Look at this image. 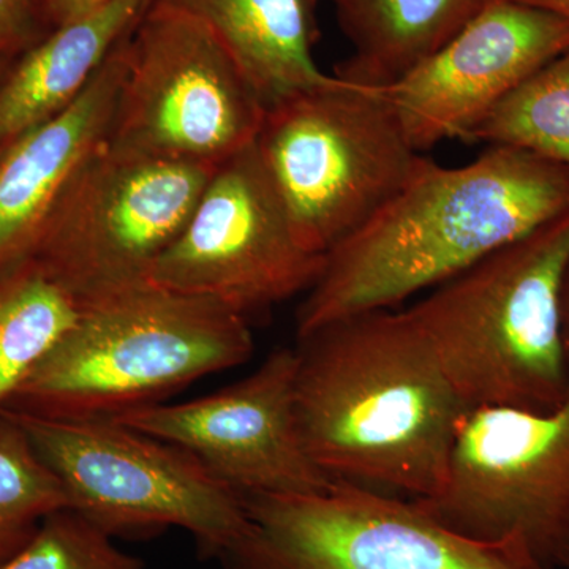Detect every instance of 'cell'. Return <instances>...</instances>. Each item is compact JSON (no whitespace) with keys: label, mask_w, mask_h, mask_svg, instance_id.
I'll return each instance as SVG.
<instances>
[{"label":"cell","mask_w":569,"mask_h":569,"mask_svg":"<svg viewBox=\"0 0 569 569\" xmlns=\"http://www.w3.org/2000/svg\"><path fill=\"white\" fill-rule=\"evenodd\" d=\"M61 482L69 508L108 537L192 535L217 559L246 529L244 498L182 448L112 419H48L0 410Z\"/></svg>","instance_id":"52a82bcc"},{"label":"cell","mask_w":569,"mask_h":569,"mask_svg":"<svg viewBox=\"0 0 569 569\" xmlns=\"http://www.w3.org/2000/svg\"><path fill=\"white\" fill-rule=\"evenodd\" d=\"M81 310L32 260L0 277V410Z\"/></svg>","instance_id":"ac0fdd59"},{"label":"cell","mask_w":569,"mask_h":569,"mask_svg":"<svg viewBox=\"0 0 569 569\" xmlns=\"http://www.w3.org/2000/svg\"><path fill=\"white\" fill-rule=\"evenodd\" d=\"M569 50V22L516 0H485L433 54L381 88L419 153L470 140L505 97Z\"/></svg>","instance_id":"4fadbf2b"},{"label":"cell","mask_w":569,"mask_h":569,"mask_svg":"<svg viewBox=\"0 0 569 569\" xmlns=\"http://www.w3.org/2000/svg\"><path fill=\"white\" fill-rule=\"evenodd\" d=\"M217 167L107 141L63 194L31 260L82 307L144 287Z\"/></svg>","instance_id":"ba28073f"},{"label":"cell","mask_w":569,"mask_h":569,"mask_svg":"<svg viewBox=\"0 0 569 569\" xmlns=\"http://www.w3.org/2000/svg\"><path fill=\"white\" fill-rule=\"evenodd\" d=\"M0 569H144L99 527L70 508L52 512Z\"/></svg>","instance_id":"44dd1931"},{"label":"cell","mask_w":569,"mask_h":569,"mask_svg":"<svg viewBox=\"0 0 569 569\" xmlns=\"http://www.w3.org/2000/svg\"><path fill=\"white\" fill-rule=\"evenodd\" d=\"M323 266L299 242L253 142L216 168L149 283L247 318L309 291Z\"/></svg>","instance_id":"8fae6325"},{"label":"cell","mask_w":569,"mask_h":569,"mask_svg":"<svg viewBox=\"0 0 569 569\" xmlns=\"http://www.w3.org/2000/svg\"><path fill=\"white\" fill-rule=\"evenodd\" d=\"M417 501L459 533L520 538L546 567L559 568L569 550V389L549 411L468 410L443 485Z\"/></svg>","instance_id":"30bf717a"},{"label":"cell","mask_w":569,"mask_h":569,"mask_svg":"<svg viewBox=\"0 0 569 569\" xmlns=\"http://www.w3.org/2000/svg\"><path fill=\"white\" fill-rule=\"evenodd\" d=\"M568 209V168L533 153L489 146L460 167L421 156L387 203L325 254L298 339L432 290Z\"/></svg>","instance_id":"6da1fadb"},{"label":"cell","mask_w":569,"mask_h":569,"mask_svg":"<svg viewBox=\"0 0 569 569\" xmlns=\"http://www.w3.org/2000/svg\"><path fill=\"white\" fill-rule=\"evenodd\" d=\"M254 149L299 242L318 254L365 224L421 157L381 88L339 77L268 108Z\"/></svg>","instance_id":"5b68a950"},{"label":"cell","mask_w":569,"mask_h":569,"mask_svg":"<svg viewBox=\"0 0 569 569\" xmlns=\"http://www.w3.org/2000/svg\"><path fill=\"white\" fill-rule=\"evenodd\" d=\"M201 22L222 43L266 110L284 99L328 88L313 58L318 0H159Z\"/></svg>","instance_id":"2e32d148"},{"label":"cell","mask_w":569,"mask_h":569,"mask_svg":"<svg viewBox=\"0 0 569 569\" xmlns=\"http://www.w3.org/2000/svg\"><path fill=\"white\" fill-rule=\"evenodd\" d=\"M108 0H40L44 20L51 29L91 13Z\"/></svg>","instance_id":"603a6c76"},{"label":"cell","mask_w":569,"mask_h":569,"mask_svg":"<svg viewBox=\"0 0 569 569\" xmlns=\"http://www.w3.org/2000/svg\"><path fill=\"white\" fill-rule=\"evenodd\" d=\"M561 328H563L565 347L569 356V263L565 271L563 283L560 293Z\"/></svg>","instance_id":"d4e9b609"},{"label":"cell","mask_w":569,"mask_h":569,"mask_svg":"<svg viewBox=\"0 0 569 569\" xmlns=\"http://www.w3.org/2000/svg\"><path fill=\"white\" fill-rule=\"evenodd\" d=\"M11 62L0 63V80H2L3 73L9 69Z\"/></svg>","instance_id":"4316f807"},{"label":"cell","mask_w":569,"mask_h":569,"mask_svg":"<svg viewBox=\"0 0 569 569\" xmlns=\"http://www.w3.org/2000/svg\"><path fill=\"white\" fill-rule=\"evenodd\" d=\"M353 56L336 77L385 88L433 54L485 0H332Z\"/></svg>","instance_id":"e0dca14e"},{"label":"cell","mask_w":569,"mask_h":569,"mask_svg":"<svg viewBox=\"0 0 569 569\" xmlns=\"http://www.w3.org/2000/svg\"><path fill=\"white\" fill-rule=\"evenodd\" d=\"M132 31L119 41L77 102L0 152V277L31 261L71 182L107 144Z\"/></svg>","instance_id":"5bb4252c"},{"label":"cell","mask_w":569,"mask_h":569,"mask_svg":"<svg viewBox=\"0 0 569 569\" xmlns=\"http://www.w3.org/2000/svg\"><path fill=\"white\" fill-rule=\"evenodd\" d=\"M557 569H569V550L567 556L563 557V560L560 561L559 568Z\"/></svg>","instance_id":"484cf974"},{"label":"cell","mask_w":569,"mask_h":569,"mask_svg":"<svg viewBox=\"0 0 569 569\" xmlns=\"http://www.w3.org/2000/svg\"><path fill=\"white\" fill-rule=\"evenodd\" d=\"M298 340L296 413L326 477L436 496L468 410L410 312L359 313Z\"/></svg>","instance_id":"7a4b0ae2"},{"label":"cell","mask_w":569,"mask_h":569,"mask_svg":"<svg viewBox=\"0 0 569 569\" xmlns=\"http://www.w3.org/2000/svg\"><path fill=\"white\" fill-rule=\"evenodd\" d=\"M523 6L533 7V9L548 11L550 14L561 18L569 22V0H516Z\"/></svg>","instance_id":"cb8c5ba5"},{"label":"cell","mask_w":569,"mask_h":569,"mask_svg":"<svg viewBox=\"0 0 569 569\" xmlns=\"http://www.w3.org/2000/svg\"><path fill=\"white\" fill-rule=\"evenodd\" d=\"M51 31L40 0H0V63L13 62Z\"/></svg>","instance_id":"7402d4cb"},{"label":"cell","mask_w":569,"mask_h":569,"mask_svg":"<svg viewBox=\"0 0 569 569\" xmlns=\"http://www.w3.org/2000/svg\"><path fill=\"white\" fill-rule=\"evenodd\" d=\"M153 0H108L52 29L0 80V152L77 102Z\"/></svg>","instance_id":"9a60e30c"},{"label":"cell","mask_w":569,"mask_h":569,"mask_svg":"<svg viewBox=\"0 0 569 569\" xmlns=\"http://www.w3.org/2000/svg\"><path fill=\"white\" fill-rule=\"evenodd\" d=\"M247 318L156 284L82 307L2 410L48 419H114L200 378L244 365Z\"/></svg>","instance_id":"3957f363"},{"label":"cell","mask_w":569,"mask_h":569,"mask_svg":"<svg viewBox=\"0 0 569 569\" xmlns=\"http://www.w3.org/2000/svg\"><path fill=\"white\" fill-rule=\"evenodd\" d=\"M266 108L219 40L153 0L134 26L108 144L220 164L252 146Z\"/></svg>","instance_id":"9c48e42d"},{"label":"cell","mask_w":569,"mask_h":569,"mask_svg":"<svg viewBox=\"0 0 569 569\" xmlns=\"http://www.w3.org/2000/svg\"><path fill=\"white\" fill-rule=\"evenodd\" d=\"M569 209L408 307L467 410H553L569 389Z\"/></svg>","instance_id":"277c9868"},{"label":"cell","mask_w":569,"mask_h":569,"mask_svg":"<svg viewBox=\"0 0 569 569\" xmlns=\"http://www.w3.org/2000/svg\"><path fill=\"white\" fill-rule=\"evenodd\" d=\"M69 508L61 482L20 426L0 411V565L24 548L41 522Z\"/></svg>","instance_id":"ffe728a7"},{"label":"cell","mask_w":569,"mask_h":569,"mask_svg":"<svg viewBox=\"0 0 569 569\" xmlns=\"http://www.w3.org/2000/svg\"><path fill=\"white\" fill-rule=\"evenodd\" d=\"M296 351L280 348L231 387L112 419L182 448L241 496L320 492L336 481L310 458L295 400Z\"/></svg>","instance_id":"7c38bea8"},{"label":"cell","mask_w":569,"mask_h":569,"mask_svg":"<svg viewBox=\"0 0 569 569\" xmlns=\"http://www.w3.org/2000/svg\"><path fill=\"white\" fill-rule=\"evenodd\" d=\"M468 141L520 149L569 170V50L505 97Z\"/></svg>","instance_id":"d6986e66"},{"label":"cell","mask_w":569,"mask_h":569,"mask_svg":"<svg viewBox=\"0 0 569 569\" xmlns=\"http://www.w3.org/2000/svg\"><path fill=\"white\" fill-rule=\"evenodd\" d=\"M246 529L223 569H550L520 538L486 541L417 500L350 482L295 496H242Z\"/></svg>","instance_id":"8992f818"}]
</instances>
